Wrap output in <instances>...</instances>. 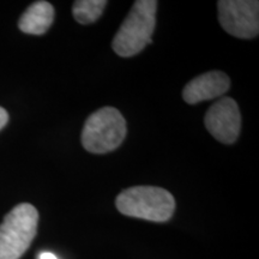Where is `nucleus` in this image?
<instances>
[{
	"mask_svg": "<svg viewBox=\"0 0 259 259\" xmlns=\"http://www.w3.org/2000/svg\"><path fill=\"white\" fill-rule=\"evenodd\" d=\"M231 79L222 71H210L190 80L183 90V97L189 105L208 101L228 92Z\"/></svg>",
	"mask_w": 259,
	"mask_h": 259,
	"instance_id": "0eeeda50",
	"label": "nucleus"
},
{
	"mask_svg": "<svg viewBox=\"0 0 259 259\" xmlns=\"http://www.w3.org/2000/svg\"><path fill=\"white\" fill-rule=\"evenodd\" d=\"M8 121H9L8 112H6L3 107H0V130L8 124Z\"/></svg>",
	"mask_w": 259,
	"mask_h": 259,
	"instance_id": "9d476101",
	"label": "nucleus"
},
{
	"mask_svg": "<svg viewBox=\"0 0 259 259\" xmlns=\"http://www.w3.org/2000/svg\"><path fill=\"white\" fill-rule=\"evenodd\" d=\"M157 2L137 0L113 38L112 47L118 56L128 58L142 52L151 44L156 24Z\"/></svg>",
	"mask_w": 259,
	"mask_h": 259,
	"instance_id": "f257e3e1",
	"label": "nucleus"
},
{
	"mask_svg": "<svg viewBox=\"0 0 259 259\" xmlns=\"http://www.w3.org/2000/svg\"><path fill=\"white\" fill-rule=\"evenodd\" d=\"M126 131V120L121 113L113 107H103L87 119L80 141L89 153L106 154L120 147Z\"/></svg>",
	"mask_w": 259,
	"mask_h": 259,
	"instance_id": "20e7f679",
	"label": "nucleus"
},
{
	"mask_svg": "<svg viewBox=\"0 0 259 259\" xmlns=\"http://www.w3.org/2000/svg\"><path fill=\"white\" fill-rule=\"evenodd\" d=\"M54 8L48 2H36L25 10L18 27L25 34L42 35L53 23Z\"/></svg>",
	"mask_w": 259,
	"mask_h": 259,
	"instance_id": "6e6552de",
	"label": "nucleus"
},
{
	"mask_svg": "<svg viewBox=\"0 0 259 259\" xmlns=\"http://www.w3.org/2000/svg\"><path fill=\"white\" fill-rule=\"evenodd\" d=\"M116 209L130 218L166 222L173 216L176 199L167 190L156 186H134L116 197Z\"/></svg>",
	"mask_w": 259,
	"mask_h": 259,
	"instance_id": "f03ea898",
	"label": "nucleus"
},
{
	"mask_svg": "<svg viewBox=\"0 0 259 259\" xmlns=\"http://www.w3.org/2000/svg\"><path fill=\"white\" fill-rule=\"evenodd\" d=\"M221 27L239 38H253L259 32V3L255 0H220Z\"/></svg>",
	"mask_w": 259,
	"mask_h": 259,
	"instance_id": "39448f33",
	"label": "nucleus"
},
{
	"mask_svg": "<svg viewBox=\"0 0 259 259\" xmlns=\"http://www.w3.org/2000/svg\"><path fill=\"white\" fill-rule=\"evenodd\" d=\"M38 212L31 204H18L0 225V259H19L37 231Z\"/></svg>",
	"mask_w": 259,
	"mask_h": 259,
	"instance_id": "7ed1b4c3",
	"label": "nucleus"
},
{
	"mask_svg": "<svg viewBox=\"0 0 259 259\" xmlns=\"http://www.w3.org/2000/svg\"><path fill=\"white\" fill-rule=\"evenodd\" d=\"M204 124L210 135L219 142L234 143L241 130V114L238 103L232 97H222L208 109Z\"/></svg>",
	"mask_w": 259,
	"mask_h": 259,
	"instance_id": "423d86ee",
	"label": "nucleus"
},
{
	"mask_svg": "<svg viewBox=\"0 0 259 259\" xmlns=\"http://www.w3.org/2000/svg\"><path fill=\"white\" fill-rule=\"evenodd\" d=\"M38 259H58L57 255L53 253H50V252H44V253L40 254V258Z\"/></svg>",
	"mask_w": 259,
	"mask_h": 259,
	"instance_id": "9b49d317",
	"label": "nucleus"
},
{
	"mask_svg": "<svg viewBox=\"0 0 259 259\" xmlns=\"http://www.w3.org/2000/svg\"><path fill=\"white\" fill-rule=\"evenodd\" d=\"M106 0H77L72 5V15L80 24H92L101 17Z\"/></svg>",
	"mask_w": 259,
	"mask_h": 259,
	"instance_id": "1a4fd4ad",
	"label": "nucleus"
}]
</instances>
